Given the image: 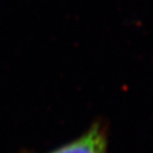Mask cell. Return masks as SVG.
I'll return each instance as SVG.
<instances>
[{
    "label": "cell",
    "instance_id": "6da1fadb",
    "mask_svg": "<svg viewBox=\"0 0 153 153\" xmlns=\"http://www.w3.org/2000/svg\"><path fill=\"white\" fill-rule=\"evenodd\" d=\"M46 153H108V126L97 120L78 138Z\"/></svg>",
    "mask_w": 153,
    "mask_h": 153
}]
</instances>
